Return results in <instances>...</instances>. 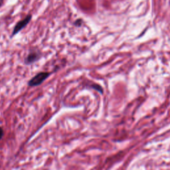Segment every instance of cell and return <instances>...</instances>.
<instances>
[{
  "label": "cell",
  "instance_id": "obj_1",
  "mask_svg": "<svg viewBox=\"0 0 170 170\" xmlns=\"http://www.w3.org/2000/svg\"><path fill=\"white\" fill-rule=\"evenodd\" d=\"M51 75L49 72H41L33 76L28 82V85L30 86H36L42 84L45 80Z\"/></svg>",
  "mask_w": 170,
  "mask_h": 170
},
{
  "label": "cell",
  "instance_id": "obj_2",
  "mask_svg": "<svg viewBox=\"0 0 170 170\" xmlns=\"http://www.w3.org/2000/svg\"><path fill=\"white\" fill-rule=\"evenodd\" d=\"M31 18H32V15H28L26 17L23 19V20L19 21L18 23L15 25V26L14 29V31H13V33H12V36H14V35L17 34L19 32L23 29L24 27H26L27 24L29 23Z\"/></svg>",
  "mask_w": 170,
  "mask_h": 170
},
{
  "label": "cell",
  "instance_id": "obj_3",
  "mask_svg": "<svg viewBox=\"0 0 170 170\" xmlns=\"http://www.w3.org/2000/svg\"><path fill=\"white\" fill-rule=\"evenodd\" d=\"M41 53L39 51L33 50L28 54L27 57L25 60V63L26 65H31L35 62H37L40 59Z\"/></svg>",
  "mask_w": 170,
  "mask_h": 170
},
{
  "label": "cell",
  "instance_id": "obj_4",
  "mask_svg": "<svg viewBox=\"0 0 170 170\" xmlns=\"http://www.w3.org/2000/svg\"><path fill=\"white\" fill-rule=\"evenodd\" d=\"M3 136H4V130L2 127H0V140L2 139Z\"/></svg>",
  "mask_w": 170,
  "mask_h": 170
},
{
  "label": "cell",
  "instance_id": "obj_5",
  "mask_svg": "<svg viewBox=\"0 0 170 170\" xmlns=\"http://www.w3.org/2000/svg\"><path fill=\"white\" fill-rule=\"evenodd\" d=\"M3 2H4V0H0V7H1L2 5L3 4Z\"/></svg>",
  "mask_w": 170,
  "mask_h": 170
}]
</instances>
